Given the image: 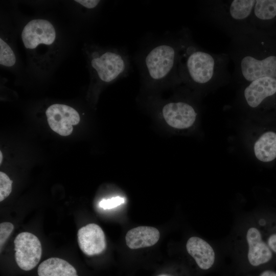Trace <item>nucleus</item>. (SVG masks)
<instances>
[{
	"label": "nucleus",
	"mask_w": 276,
	"mask_h": 276,
	"mask_svg": "<svg viewBox=\"0 0 276 276\" xmlns=\"http://www.w3.org/2000/svg\"><path fill=\"white\" fill-rule=\"evenodd\" d=\"M181 46L178 73L181 83L198 91L208 92L232 80L228 69L230 58L226 53L206 51L193 40L187 28L181 30Z\"/></svg>",
	"instance_id": "f257e3e1"
},
{
	"label": "nucleus",
	"mask_w": 276,
	"mask_h": 276,
	"mask_svg": "<svg viewBox=\"0 0 276 276\" xmlns=\"http://www.w3.org/2000/svg\"><path fill=\"white\" fill-rule=\"evenodd\" d=\"M263 35L256 30L231 40L226 53L234 64L232 80L238 86L263 77L276 78V54L269 52Z\"/></svg>",
	"instance_id": "f03ea898"
},
{
	"label": "nucleus",
	"mask_w": 276,
	"mask_h": 276,
	"mask_svg": "<svg viewBox=\"0 0 276 276\" xmlns=\"http://www.w3.org/2000/svg\"><path fill=\"white\" fill-rule=\"evenodd\" d=\"M182 33L157 41L138 58L142 80L148 86L181 84L178 73Z\"/></svg>",
	"instance_id": "7ed1b4c3"
},
{
	"label": "nucleus",
	"mask_w": 276,
	"mask_h": 276,
	"mask_svg": "<svg viewBox=\"0 0 276 276\" xmlns=\"http://www.w3.org/2000/svg\"><path fill=\"white\" fill-rule=\"evenodd\" d=\"M256 0H205L199 2L203 18L231 39L256 31L252 13Z\"/></svg>",
	"instance_id": "20e7f679"
},
{
	"label": "nucleus",
	"mask_w": 276,
	"mask_h": 276,
	"mask_svg": "<svg viewBox=\"0 0 276 276\" xmlns=\"http://www.w3.org/2000/svg\"><path fill=\"white\" fill-rule=\"evenodd\" d=\"M86 54L91 85L96 89H100L129 74V57L121 49L91 45L88 47Z\"/></svg>",
	"instance_id": "39448f33"
},
{
	"label": "nucleus",
	"mask_w": 276,
	"mask_h": 276,
	"mask_svg": "<svg viewBox=\"0 0 276 276\" xmlns=\"http://www.w3.org/2000/svg\"><path fill=\"white\" fill-rule=\"evenodd\" d=\"M21 39L32 60L44 67L48 55L57 45V33L53 24L44 19H34L23 28Z\"/></svg>",
	"instance_id": "423d86ee"
},
{
	"label": "nucleus",
	"mask_w": 276,
	"mask_h": 276,
	"mask_svg": "<svg viewBox=\"0 0 276 276\" xmlns=\"http://www.w3.org/2000/svg\"><path fill=\"white\" fill-rule=\"evenodd\" d=\"M242 107L252 113H261L271 106L276 97V78L263 77L239 86Z\"/></svg>",
	"instance_id": "0eeeda50"
},
{
	"label": "nucleus",
	"mask_w": 276,
	"mask_h": 276,
	"mask_svg": "<svg viewBox=\"0 0 276 276\" xmlns=\"http://www.w3.org/2000/svg\"><path fill=\"white\" fill-rule=\"evenodd\" d=\"M160 114L170 127L176 129H187L195 123L198 117L197 108L187 100H177L163 105Z\"/></svg>",
	"instance_id": "6e6552de"
},
{
	"label": "nucleus",
	"mask_w": 276,
	"mask_h": 276,
	"mask_svg": "<svg viewBox=\"0 0 276 276\" xmlns=\"http://www.w3.org/2000/svg\"><path fill=\"white\" fill-rule=\"evenodd\" d=\"M15 259L18 267L25 271L34 268L39 263L42 254L41 243L32 233L22 232L14 241Z\"/></svg>",
	"instance_id": "1a4fd4ad"
},
{
	"label": "nucleus",
	"mask_w": 276,
	"mask_h": 276,
	"mask_svg": "<svg viewBox=\"0 0 276 276\" xmlns=\"http://www.w3.org/2000/svg\"><path fill=\"white\" fill-rule=\"evenodd\" d=\"M45 114L51 129L62 136L70 135L73 125L78 124L80 120L77 110L65 104H53L47 108Z\"/></svg>",
	"instance_id": "9d476101"
},
{
	"label": "nucleus",
	"mask_w": 276,
	"mask_h": 276,
	"mask_svg": "<svg viewBox=\"0 0 276 276\" xmlns=\"http://www.w3.org/2000/svg\"><path fill=\"white\" fill-rule=\"evenodd\" d=\"M77 237L80 248L87 256L99 255L105 249L104 233L96 224H88L79 228Z\"/></svg>",
	"instance_id": "9b49d317"
},
{
	"label": "nucleus",
	"mask_w": 276,
	"mask_h": 276,
	"mask_svg": "<svg viewBox=\"0 0 276 276\" xmlns=\"http://www.w3.org/2000/svg\"><path fill=\"white\" fill-rule=\"evenodd\" d=\"M248 249L247 258L249 263L258 266L269 262L272 257V252L262 238L260 231L255 227L248 229L246 235Z\"/></svg>",
	"instance_id": "f8f14e48"
},
{
	"label": "nucleus",
	"mask_w": 276,
	"mask_h": 276,
	"mask_svg": "<svg viewBox=\"0 0 276 276\" xmlns=\"http://www.w3.org/2000/svg\"><path fill=\"white\" fill-rule=\"evenodd\" d=\"M186 249L200 268L207 270L213 265L215 260V251L204 240L198 237H191L187 242Z\"/></svg>",
	"instance_id": "ddd939ff"
},
{
	"label": "nucleus",
	"mask_w": 276,
	"mask_h": 276,
	"mask_svg": "<svg viewBox=\"0 0 276 276\" xmlns=\"http://www.w3.org/2000/svg\"><path fill=\"white\" fill-rule=\"evenodd\" d=\"M160 233L153 227L140 226L130 229L125 236L126 243L130 249L151 246L158 241Z\"/></svg>",
	"instance_id": "4468645a"
},
{
	"label": "nucleus",
	"mask_w": 276,
	"mask_h": 276,
	"mask_svg": "<svg viewBox=\"0 0 276 276\" xmlns=\"http://www.w3.org/2000/svg\"><path fill=\"white\" fill-rule=\"evenodd\" d=\"M256 158L263 163H270L276 158V131L268 129L262 132L254 144Z\"/></svg>",
	"instance_id": "2eb2a0df"
},
{
	"label": "nucleus",
	"mask_w": 276,
	"mask_h": 276,
	"mask_svg": "<svg viewBox=\"0 0 276 276\" xmlns=\"http://www.w3.org/2000/svg\"><path fill=\"white\" fill-rule=\"evenodd\" d=\"M37 271L38 276H78L74 266L59 258H50L43 261Z\"/></svg>",
	"instance_id": "dca6fc26"
},
{
	"label": "nucleus",
	"mask_w": 276,
	"mask_h": 276,
	"mask_svg": "<svg viewBox=\"0 0 276 276\" xmlns=\"http://www.w3.org/2000/svg\"><path fill=\"white\" fill-rule=\"evenodd\" d=\"M16 57L11 47L2 38L0 39V64L6 67L13 66Z\"/></svg>",
	"instance_id": "f3484780"
},
{
	"label": "nucleus",
	"mask_w": 276,
	"mask_h": 276,
	"mask_svg": "<svg viewBox=\"0 0 276 276\" xmlns=\"http://www.w3.org/2000/svg\"><path fill=\"white\" fill-rule=\"evenodd\" d=\"M12 180L3 172H0V201H3L11 193Z\"/></svg>",
	"instance_id": "a211bd4d"
},
{
	"label": "nucleus",
	"mask_w": 276,
	"mask_h": 276,
	"mask_svg": "<svg viewBox=\"0 0 276 276\" xmlns=\"http://www.w3.org/2000/svg\"><path fill=\"white\" fill-rule=\"evenodd\" d=\"M14 225L10 222H3L0 224V246L1 251L5 243L9 237L13 230Z\"/></svg>",
	"instance_id": "6ab92c4d"
},
{
	"label": "nucleus",
	"mask_w": 276,
	"mask_h": 276,
	"mask_svg": "<svg viewBox=\"0 0 276 276\" xmlns=\"http://www.w3.org/2000/svg\"><path fill=\"white\" fill-rule=\"evenodd\" d=\"M124 202V198L116 196L110 199H102L99 202V206L104 210L111 209L117 207Z\"/></svg>",
	"instance_id": "aec40b11"
},
{
	"label": "nucleus",
	"mask_w": 276,
	"mask_h": 276,
	"mask_svg": "<svg viewBox=\"0 0 276 276\" xmlns=\"http://www.w3.org/2000/svg\"><path fill=\"white\" fill-rule=\"evenodd\" d=\"M75 1L88 9L96 8L101 2L100 1L96 0H76Z\"/></svg>",
	"instance_id": "412c9836"
},
{
	"label": "nucleus",
	"mask_w": 276,
	"mask_h": 276,
	"mask_svg": "<svg viewBox=\"0 0 276 276\" xmlns=\"http://www.w3.org/2000/svg\"><path fill=\"white\" fill-rule=\"evenodd\" d=\"M267 244L271 251L276 253V233L268 237Z\"/></svg>",
	"instance_id": "4be33fe9"
},
{
	"label": "nucleus",
	"mask_w": 276,
	"mask_h": 276,
	"mask_svg": "<svg viewBox=\"0 0 276 276\" xmlns=\"http://www.w3.org/2000/svg\"><path fill=\"white\" fill-rule=\"evenodd\" d=\"M259 276H276V273L272 270H267L262 272Z\"/></svg>",
	"instance_id": "5701e85b"
},
{
	"label": "nucleus",
	"mask_w": 276,
	"mask_h": 276,
	"mask_svg": "<svg viewBox=\"0 0 276 276\" xmlns=\"http://www.w3.org/2000/svg\"><path fill=\"white\" fill-rule=\"evenodd\" d=\"M0 156H0V164H1L2 162V159H3V156H2V153L1 151L0 152Z\"/></svg>",
	"instance_id": "b1692460"
},
{
	"label": "nucleus",
	"mask_w": 276,
	"mask_h": 276,
	"mask_svg": "<svg viewBox=\"0 0 276 276\" xmlns=\"http://www.w3.org/2000/svg\"><path fill=\"white\" fill-rule=\"evenodd\" d=\"M159 276H168V275H159Z\"/></svg>",
	"instance_id": "393cba45"
}]
</instances>
